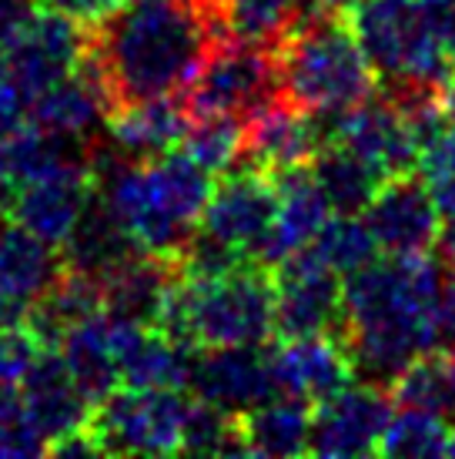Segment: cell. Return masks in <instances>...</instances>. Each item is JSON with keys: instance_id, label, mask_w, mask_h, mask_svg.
<instances>
[{"instance_id": "6da1fadb", "label": "cell", "mask_w": 455, "mask_h": 459, "mask_svg": "<svg viewBox=\"0 0 455 459\" xmlns=\"http://www.w3.org/2000/svg\"><path fill=\"white\" fill-rule=\"evenodd\" d=\"M442 265L425 255H382L345 275L339 342L355 379L389 385L442 342Z\"/></svg>"}, {"instance_id": "7a4b0ae2", "label": "cell", "mask_w": 455, "mask_h": 459, "mask_svg": "<svg viewBox=\"0 0 455 459\" xmlns=\"http://www.w3.org/2000/svg\"><path fill=\"white\" fill-rule=\"evenodd\" d=\"M88 61L117 108L185 94L198 67L221 40L204 7L185 0H134L94 27H84Z\"/></svg>"}, {"instance_id": "3957f363", "label": "cell", "mask_w": 455, "mask_h": 459, "mask_svg": "<svg viewBox=\"0 0 455 459\" xmlns=\"http://www.w3.org/2000/svg\"><path fill=\"white\" fill-rule=\"evenodd\" d=\"M90 165L98 198L141 252L177 262L202 225L204 204L215 192V175L181 148L131 161L111 141L94 144Z\"/></svg>"}, {"instance_id": "277c9868", "label": "cell", "mask_w": 455, "mask_h": 459, "mask_svg": "<svg viewBox=\"0 0 455 459\" xmlns=\"http://www.w3.org/2000/svg\"><path fill=\"white\" fill-rule=\"evenodd\" d=\"M154 329L191 349L265 345L275 335V275L262 262L221 275H177Z\"/></svg>"}, {"instance_id": "5b68a950", "label": "cell", "mask_w": 455, "mask_h": 459, "mask_svg": "<svg viewBox=\"0 0 455 459\" xmlns=\"http://www.w3.org/2000/svg\"><path fill=\"white\" fill-rule=\"evenodd\" d=\"M281 94L312 115H341L372 98L375 67L355 38L348 17L291 27L275 48Z\"/></svg>"}, {"instance_id": "8992f818", "label": "cell", "mask_w": 455, "mask_h": 459, "mask_svg": "<svg viewBox=\"0 0 455 459\" xmlns=\"http://www.w3.org/2000/svg\"><path fill=\"white\" fill-rule=\"evenodd\" d=\"M352 27L385 91H445L455 81L449 44L418 0H358Z\"/></svg>"}, {"instance_id": "52a82bcc", "label": "cell", "mask_w": 455, "mask_h": 459, "mask_svg": "<svg viewBox=\"0 0 455 459\" xmlns=\"http://www.w3.org/2000/svg\"><path fill=\"white\" fill-rule=\"evenodd\" d=\"M191 399L185 389L117 385L94 406L88 429L101 456H171L185 443Z\"/></svg>"}, {"instance_id": "ba28073f", "label": "cell", "mask_w": 455, "mask_h": 459, "mask_svg": "<svg viewBox=\"0 0 455 459\" xmlns=\"http://www.w3.org/2000/svg\"><path fill=\"white\" fill-rule=\"evenodd\" d=\"M281 94L279 61L275 48L252 44V40L221 38L211 44V51L198 67L194 81L188 84V115L191 117H245L265 108Z\"/></svg>"}, {"instance_id": "9c48e42d", "label": "cell", "mask_w": 455, "mask_h": 459, "mask_svg": "<svg viewBox=\"0 0 455 459\" xmlns=\"http://www.w3.org/2000/svg\"><path fill=\"white\" fill-rule=\"evenodd\" d=\"M275 275V335H318L339 332L341 302H345V275L318 255L315 248H302L295 255L271 265Z\"/></svg>"}, {"instance_id": "30bf717a", "label": "cell", "mask_w": 455, "mask_h": 459, "mask_svg": "<svg viewBox=\"0 0 455 459\" xmlns=\"http://www.w3.org/2000/svg\"><path fill=\"white\" fill-rule=\"evenodd\" d=\"M275 212H279L275 178L258 168L241 165L238 171H225V178L215 185L198 231L228 245L241 258L258 262L262 245L275 225Z\"/></svg>"}, {"instance_id": "8fae6325", "label": "cell", "mask_w": 455, "mask_h": 459, "mask_svg": "<svg viewBox=\"0 0 455 459\" xmlns=\"http://www.w3.org/2000/svg\"><path fill=\"white\" fill-rule=\"evenodd\" d=\"M392 420V393L385 385H345L312 406L308 456H372Z\"/></svg>"}, {"instance_id": "7c38bea8", "label": "cell", "mask_w": 455, "mask_h": 459, "mask_svg": "<svg viewBox=\"0 0 455 459\" xmlns=\"http://www.w3.org/2000/svg\"><path fill=\"white\" fill-rule=\"evenodd\" d=\"M322 144H329V128L322 125V115L302 111L285 94H279L275 101H268L265 108L245 117L241 165L279 178L285 171L312 165Z\"/></svg>"}, {"instance_id": "4fadbf2b", "label": "cell", "mask_w": 455, "mask_h": 459, "mask_svg": "<svg viewBox=\"0 0 455 459\" xmlns=\"http://www.w3.org/2000/svg\"><path fill=\"white\" fill-rule=\"evenodd\" d=\"M362 221L382 255H425L439 245L442 215L429 185L416 175H399L379 185L372 202L362 208Z\"/></svg>"}, {"instance_id": "5bb4252c", "label": "cell", "mask_w": 455, "mask_h": 459, "mask_svg": "<svg viewBox=\"0 0 455 459\" xmlns=\"http://www.w3.org/2000/svg\"><path fill=\"white\" fill-rule=\"evenodd\" d=\"M325 117H329V141H339L358 154L382 181L412 175L418 161L416 134L408 128V117L389 98L379 101L365 98L341 115Z\"/></svg>"}, {"instance_id": "9a60e30c", "label": "cell", "mask_w": 455, "mask_h": 459, "mask_svg": "<svg viewBox=\"0 0 455 459\" xmlns=\"http://www.w3.org/2000/svg\"><path fill=\"white\" fill-rule=\"evenodd\" d=\"M61 245L34 235L11 212H0V325L27 322L30 306L61 279Z\"/></svg>"}, {"instance_id": "2e32d148", "label": "cell", "mask_w": 455, "mask_h": 459, "mask_svg": "<svg viewBox=\"0 0 455 459\" xmlns=\"http://www.w3.org/2000/svg\"><path fill=\"white\" fill-rule=\"evenodd\" d=\"M188 389L198 399L225 409V412H235V416L279 395L271 359L262 345L198 349Z\"/></svg>"}, {"instance_id": "e0dca14e", "label": "cell", "mask_w": 455, "mask_h": 459, "mask_svg": "<svg viewBox=\"0 0 455 459\" xmlns=\"http://www.w3.org/2000/svg\"><path fill=\"white\" fill-rule=\"evenodd\" d=\"M84 40H88L84 27L67 21L64 13L40 7L30 27L7 51V77L21 88L27 101L34 104V98L51 91L57 81H64L81 65Z\"/></svg>"}, {"instance_id": "ac0fdd59", "label": "cell", "mask_w": 455, "mask_h": 459, "mask_svg": "<svg viewBox=\"0 0 455 459\" xmlns=\"http://www.w3.org/2000/svg\"><path fill=\"white\" fill-rule=\"evenodd\" d=\"M268 359H271L279 393L298 395L312 406L355 379L352 359L339 342V335H331V332L279 339V345L268 349Z\"/></svg>"}, {"instance_id": "d6986e66", "label": "cell", "mask_w": 455, "mask_h": 459, "mask_svg": "<svg viewBox=\"0 0 455 459\" xmlns=\"http://www.w3.org/2000/svg\"><path fill=\"white\" fill-rule=\"evenodd\" d=\"M21 399H24L34 429L44 436L47 446L84 429L94 412V403L81 393V385L67 372L57 349H44L38 356L30 372L21 379Z\"/></svg>"}, {"instance_id": "ffe728a7", "label": "cell", "mask_w": 455, "mask_h": 459, "mask_svg": "<svg viewBox=\"0 0 455 459\" xmlns=\"http://www.w3.org/2000/svg\"><path fill=\"white\" fill-rule=\"evenodd\" d=\"M275 188H279V212H275V225L262 245V255H258V262L268 268L302 248H312L318 231L325 229L331 218V202L312 175V165L279 175Z\"/></svg>"}, {"instance_id": "44dd1931", "label": "cell", "mask_w": 455, "mask_h": 459, "mask_svg": "<svg viewBox=\"0 0 455 459\" xmlns=\"http://www.w3.org/2000/svg\"><path fill=\"white\" fill-rule=\"evenodd\" d=\"M90 198H94V168H81L17 188L7 212L34 235L47 238L51 245H64V238L88 212Z\"/></svg>"}, {"instance_id": "7402d4cb", "label": "cell", "mask_w": 455, "mask_h": 459, "mask_svg": "<svg viewBox=\"0 0 455 459\" xmlns=\"http://www.w3.org/2000/svg\"><path fill=\"white\" fill-rule=\"evenodd\" d=\"M98 138H74L61 131H47L38 125H21V128L0 141V181L7 188H24L30 181L51 178L61 171H81L90 165Z\"/></svg>"}, {"instance_id": "603a6c76", "label": "cell", "mask_w": 455, "mask_h": 459, "mask_svg": "<svg viewBox=\"0 0 455 459\" xmlns=\"http://www.w3.org/2000/svg\"><path fill=\"white\" fill-rule=\"evenodd\" d=\"M107 117H111V98H107L98 71L81 57V65L64 81L34 98L27 121L38 128L94 141L98 138L94 131L107 128Z\"/></svg>"}, {"instance_id": "cb8c5ba5", "label": "cell", "mask_w": 455, "mask_h": 459, "mask_svg": "<svg viewBox=\"0 0 455 459\" xmlns=\"http://www.w3.org/2000/svg\"><path fill=\"white\" fill-rule=\"evenodd\" d=\"M188 128L191 115L185 98L167 94V98L117 108L107 117V141L131 161H141V158H158V154L181 148Z\"/></svg>"}, {"instance_id": "d4e9b609", "label": "cell", "mask_w": 455, "mask_h": 459, "mask_svg": "<svg viewBox=\"0 0 455 459\" xmlns=\"http://www.w3.org/2000/svg\"><path fill=\"white\" fill-rule=\"evenodd\" d=\"M57 352H61L67 372L74 376V383L81 385V393L88 395L94 406L121 385L117 345H114L107 308H101L98 316L77 322L74 329L64 332Z\"/></svg>"}, {"instance_id": "484cf974", "label": "cell", "mask_w": 455, "mask_h": 459, "mask_svg": "<svg viewBox=\"0 0 455 459\" xmlns=\"http://www.w3.org/2000/svg\"><path fill=\"white\" fill-rule=\"evenodd\" d=\"M248 456H305L312 436V403L279 393L238 416Z\"/></svg>"}, {"instance_id": "4316f807", "label": "cell", "mask_w": 455, "mask_h": 459, "mask_svg": "<svg viewBox=\"0 0 455 459\" xmlns=\"http://www.w3.org/2000/svg\"><path fill=\"white\" fill-rule=\"evenodd\" d=\"M138 252L141 248L134 245V238L111 215V208L98 198V192L90 198L88 212L74 225V231L61 245L64 265L77 268V272H88V275H94V279L101 281L107 272H114L121 262H127V258L138 255Z\"/></svg>"}, {"instance_id": "83f0119b", "label": "cell", "mask_w": 455, "mask_h": 459, "mask_svg": "<svg viewBox=\"0 0 455 459\" xmlns=\"http://www.w3.org/2000/svg\"><path fill=\"white\" fill-rule=\"evenodd\" d=\"M202 7L221 38L252 40L265 48H279L298 21V0H204Z\"/></svg>"}, {"instance_id": "f1b7e54d", "label": "cell", "mask_w": 455, "mask_h": 459, "mask_svg": "<svg viewBox=\"0 0 455 459\" xmlns=\"http://www.w3.org/2000/svg\"><path fill=\"white\" fill-rule=\"evenodd\" d=\"M395 406H412L435 412L442 420H455V352L432 349L416 362H408L395 383L389 385Z\"/></svg>"}, {"instance_id": "f546056e", "label": "cell", "mask_w": 455, "mask_h": 459, "mask_svg": "<svg viewBox=\"0 0 455 459\" xmlns=\"http://www.w3.org/2000/svg\"><path fill=\"white\" fill-rule=\"evenodd\" d=\"M312 175L331 202V212L341 215H362V208L372 202V195L382 185L379 175L339 141L322 144V152L312 158Z\"/></svg>"}, {"instance_id": "4dcf8cb0", "label": "cell", "mask_w": 455, "mask_h": 459, "mask_svg": "<svg viewBox=\"0 0 455 459\" xmlns=\"http://www.w3.org/2000/svg\"><path fill=\"white\" fill-rule=\"evenodd\" d=\"M452 426L449 420L425 412V409L399 406L382 436V456L399 459H425V456H449L452 446Z\"/></svg>"}, {"instance_id": "1f68e13d", "label": "cell", "mask_w": 455, "mask_h": 459, "mask_svg": "<svg viewBox=\"0 0 455 459\" xmlns=\"http://www.w3.org/2000/svg\"><path fill=\"white\" fill-rule=\"evenodd\" d=\"M181 152H188L204 171L225 175L241 161L245 152V121L241 117H191V128L181 141Z\"/></svg>"}, {"instance_id": "d6a6232c", "label": "cell", "mask_w": 455, "mask_h": 459, "mask_svg": "<svg viewBox=\"0 0 455 459\" xmlns=\"http://www.w3.org/2000/svg\"><path fill=\"white\" fill-rule=\"evenodd\" d=\"M318 255L325 258L339 275H352L362 265H368L372 258H379V245L372 238L368 225L362 221V215H335L329 218V225L318 231V238L312 242Z\"/></svg>"}, {"instance_id": "836d02e7", "label": "cell", "mask_w": 455, "mask_h": 459, "mask_svg": "<svg viewBox=\"0 0 455 459\" xmlns=\"http://www.w3.org/2000/svg\"><path fill=\"white\" fill-rule=\"evenodd\" d=\"M40 453H47V443L27 416L21 385H0V459H24Z\"/></svg>"}, {"instance_id": "e575fe53", "label": "cell", "mask_w": 455, "mask_h": 459, "mask_svg": "<svg viewBox=\"0 0 455 459\" xmlns=\"http://www.w3.org/2000/svg\"><path fill=\"white\" fill-rule=\"evenodd\" d=\"M44 11L64 13L67 21H74L81 27H94L107 21L124 0H38Z\"/></svg>"}, {"instance_id": "d590c367", "label": "cell", "mask_w": 455, "mask_h": 459, "mask_svg": "<svg viewBox=\"0 0 455 459\" xmlns=\"http://www.w3.org/2000/svg\"><path fill=\"white\" fill-rule=\"evenodd\" d=\"M38 11V0H0V51H11V44L30 27Z\"/></svg>"}, {"instance_id": "8d00e7d4", "label": "cell", "mask_w": 455, "mask_h": 459, "mask_svg": "<svg viewBox=\"0 0 455 459\" xmlns=\"http://www.w3.org/2000/svg\"><path fill=\"white\" fill-rule=\"evenodd\" d=\"M442 342L445 349L455 352V275L445 279V299H442Z\"/></svg>"}, {"instance_id": "74e56055", "label": "cell", "mask_w": 455, "mask_h": 459, "mask_svg": "<svg viewBox=\"0 0 455 459\" xmlns=\"http://www.w3.org/2000/svg\"><path fill=\"white\" fill-rule=\"evenodd\" d=\"M4 74H7V54L0 51V77H4Z\"/></svg>"}, {"instance_id": "f35d334b", "label": "cell", "mask_w": 455, "mask_h": 459, "mask_svg": "<svg viewBox=\"0 0 455 459\" xmlns=\"http://www.w3.org/2000/svg\"><path fill=\"white\" fill-rule=\"evenodd\" d=\"M449 456H455V436H452V446H449Z\"/></svg>"}, {"instance_id": "ab89813d", "label": "cell", "mask_w": 455, "mask_h": 459, "mask_svg": "<svg viewBox=\"0 0 455 459\" xmlns=\"http://www.w3.org/2000/svg\"><path fill=\"white\" fill-rule=\"evenodd\" d=\"M185 4H198V7H202V4H204V0H185Z\"/></svg>"}, {"instance_id": "60d3db41", "label": "cell", "mask_w": 455, "mask_h": 459, "mask_svg": "<svg viewBox=\"0 0 455 459\" xmlns=\"http://www.w3.org/2000/svg\"><path fill=\"white\" fill-rule=\"evenodd\" d=\"M452 67H455V44H452Z\"/></svg>"}]
</instances>
